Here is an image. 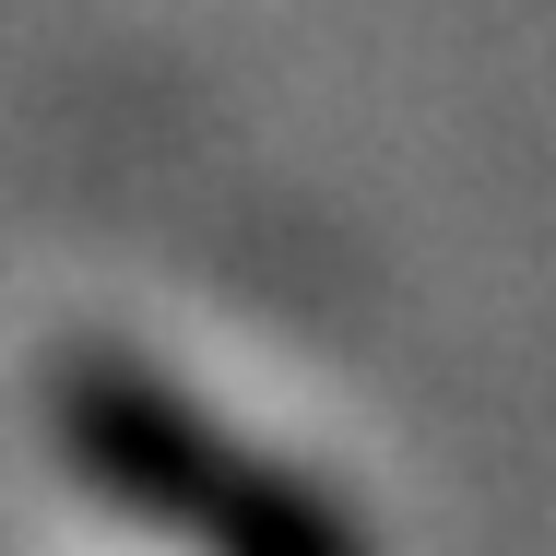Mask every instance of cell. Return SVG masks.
<instances>
[{
  "instance_id": "6da1fadb",
  "label": "cell",
  "mask_w": 556,
  "mask_h": 556,
  "mask_svg": "<svg viewBox=\"0 0 556 556\" xmlns=\"http://www.w3.org/2000/svg\"><path fill=\"white\" fill-rule=\"evenodd\" d=\"M48 439H60V462L96 497L142 509L154 533H190V545H225V556L367 545V521L343 509L332 485H308L296 462H273L261 439H237L225 415H202L178 379H154L118 343H72L48 367Z\"/></svg>"
}]
</instances>
